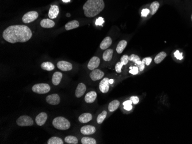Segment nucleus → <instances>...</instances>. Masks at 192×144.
<instances>
[{
    "mask_svg": "<svg viewBox=\"0 0 192 144\" xmlns=\"http://www.w3.org/2000/svg\"><path fill=\"white\" fill-rule=\"evenodd\" d=\"M127 45V42L125 40H121L119 43L116 48V51L118 54H121L124 50Z\"/></svg>",
    "mask_w": 192,
    "mask_h": 144,
    "instance_id": "393cba45",
    "label": "nucleus"
},
{
    "mask_svg": "<svg viewBox=\"0 0 192 144\" xmlns=\"http://www.w3.org/2000/svg\"><path fill=\"white\" fill-rule=\"evenodd\" d=\"M104 73L99 69H94L92 70V71L90 74V77L91 79L93 81H96L100 80V79L104 77Z\"/></svg>",
    "mask_w": 192,
    "mask_h": 144,
    "instance_id": "1a4fd4ad",
    "label": "nucleus"
},
{
    "mask_svg": "<svg viewBox=\"0 0 192 144\" xmlns=\"http://www.w3.org/2000/svg\"><path fill=\"white\" fill-rule=\"evenodd\" d=\"M79 23L77 20H73L70 22H68L65 25V29L66 31H70L73 29H75L79 27Z\"/></svg>",
    "mask_w": 192,
    "mask_h": 144,
    "instance_id": "412c9836",
    "label": "nucleus"
},
{
    "mask_svg": "<svg viewBox=\"0 0 192 144\" xmlns=\"http://www.w3.org/2000/svg\"><path fill=\"white\" fill-rule=\"evenodd\" d=\"M82 144H96V139L90 137H83L81 139Z\"/></svg>",
    "mask_w": 192,
    "mask_h": 144,
    "instance_id": "7c9ffc66",
    "label": "nucleus"
},
{
    "mask_svg": "<svg viewBox=\"0 0 192 144\" xmlns=\"http://www.w3.org/2000/svg\"><path fill=\"white\" fill-rule=\"evenodd\" d=\"M141 61H143L147 66H149L150 64V63H151V61H152V59H151V57H148L144 58Z\"/></svg>",
    "mask_w": 192,
    "mask_h": 144,
    "instance_id": "e433bc0d",
    "label": "nucleus"
},
{
    "mask_svg": "<svg viewBox=\"0 0 192 144\" xmlns=\"http://www.w3.org/2000/svg\"><path fill=\"white\" fill-rule=\"evenodd\" d=\"M63 75L61 72H55L52 75V82L55 86H58L61 83V81Z\"/></svg>",
    "mask_w": 192,
    "mask_h": 144,
    "instance_id": "f3484780",
    "label": "nucleus"
},
{
    "mask_svg": "<svg viewBox=\"0 0 192 144\" xmlns=\"http://www.w3.org/2000/svg\"><path fill=\"white\" fill-rule=\"evenodd\" d=\"M41 68L44 70L51 71H52L53 70H54L55 66L51 62L46 61V62H43L41 64Z\"/></svg>",
    "mask_w": 192,
    "mask_h": 144,
    "instance_id": "5701e85b",
    "label": "nucleus"
},
{
    "mask_svg": "<svg viewBox=\"0 0 192 144\" xmlns=\"http://www.w3.org/2000/svg\"><path fill=\"white\" fill-rule=\"evenodd\" d=\"M64 2H65V3H66V2H70V0H62Z\"/></svg>",
    "mask_w": 192,
    "mask_h": 144,
    "instance_id": "a18cd8bd",
    "label": "nucleus"
},
{
    "mask_svg": "<svg viewBox=\"0 0 192 144\" xmlns=\"http://www.w3.org/2000/svg\"><path fill=\"white\" fill-rule=\"evenodd\" d=\"M129 59H130V61H133L135 64H138V63H141V61L140 57L136 55H134V54H132V55L130 56V57H129Z\"/></svg>",
    "mask_w": 192,
    "mask_h": 144,
    "instance_id": "2f4dec72",
    "label": "nucleus"
},
{
    "mask_svg": "<svg viewBox=\"0 0 192 144\" xmlns=\"http://www.w3.org/2000/svg\"><path fill=\"white\" fill-rule=\"evenodd\" d=\"M109 79L105 78L102 80L99 84V89L102 93H107L109 89Z\"/></svg>",
    "mask_w": 192,
    "mask_h": 144,
    "instance_id": "9b49d317",
    "label": "nucleus"
},
{
    "mask_svg": "<svg viewBox=\"0 0 192 144\" xmlns=\"http://www.w3.org/2000/svg\"><path fill=\"white\" fill-rule=\"evenodd\" d=\"M166 56H167V54L164 52H161L159 53L155 57V60H154L155 63L156 64H159V63H161L164 61V59L166 57Z\"/></svg>",
    "mask_w": 192,
    "mask_h": 144,
    "instance_id": "a878e982",
    "label": "nucleus"
},
{
    "mask_svg": "<svg viewBox=\"0 0 192 144\" xmlns=\"http://www.w3.org/2000/svg\"><path fill=\"white\" fill-rule=\"evenodd\" d=\"M100 63V58L97 56H93L92 58H91L90 61L89 62L88 64V68L90 70H93L99 66Z\"/></svg>",
    "mask_w": 192,
    "mask_h": 144,
    "instance_id": "9d476101",
    "label": "nucleus"
},
{
    "mask_svg": "<svg viewBox=\"0 0 192 144\" xmlns=\"http://www.w3.org/2000/svg\"><path fill=\"white\" fill-rule=\"evenodd\" d=\"M32 90L33 92L39 94H44L48 93L50 90V86L47 83H39L35 84L32 87Z\"/></svg>",
    "mask_w": 192,
    "mask_h": 144,
    "instance_id": "20e7f679",
    "label": "nucleus"
},
{
    "mask_svg": "<svg viewBox=\"0 0 192 144\" xmlns=\"http://www.w3.org/2000/svg\"><path fill=\"white\" fill-rule=\"evenodd\" d=\"M174 56L175 57L178 59V60H182L183 59V55H182V53L180 52L179 51H176L174 52Z\"/></svg>",
    "mask_w": 192,
    "mask_h": 144,
    "instance_id": "c9c22d12",
    "label": "nucleus"
},
{
    "mask_svg": "<svg viewBox=\"0 0 192 144\" xmlns=\"http://www.w3.org/2000/svg\"><path fill=\"white\" fill-rule=\"evenodd\" d=\"M104 18L102 17H99L97 19L96 21V25L97 26H100V25H102V24H104Z\"/></svg>",
    "mask_w": 192,
    "mask_h": 144,
    "instance_id": "58836bf2",
    "label": "nucleus"
},
{
    "mask_svg": "<svg viewBox=\"0 0 192 144\" xmlns=\"http://www.w3.org/2000/svg\"><path fill=\"white\" fill-rule=\"evenodd\" d=\"M32 33L30 28L24 25H11L3 32L4 39L10 43H25L31 39Z\"/></svg>",
    "mask_w": 192,
    "mask_h": 144,
    "instance_id": "f257e3e1",
    "label": "nucleus"
},
{
    "mask_svg": "<svg viewBox=\"0 0 192 144\" xmlns=\"http://www.w3.org/2000/svg\"><path fill=\"white\" fill-rule=\"evenodd\" d=\"M191 19H192V16H191Z\"/></svg>",
    "mask_w": 192,
    "mask_h": 144,
    "instance_id": "49530a36",
    "label": "nucleus"
},
{
    "mask_svg": "<svg viewBox=\"0 0 192 144\" xmlns=\"http://www.w3.org/2000/svg\"><path fill=\"white\" fill-rule=\"evenodd\" d=\"M123 66V64L121 63V61L118 62L115 66V70L118 73H121V68Z\"/></svg>",
    "mask_w": 192,
    "mask_h": 144,
    "instance_id": "f704fd0d",
    "label": "nucleus"
},
{
    "mask_svg": "<svg viewBox=\"0 0 192 144\" xmlns=\"http://www.w3.org/2000/svg\"><path fill=\"white\" fill-rule=\"evenodd\" d=\"M47 114L45 112H41L36 117V123L39 126H42L45 123L47 119Z\"/></svg>",
    "mask_w": 192,
    "mask_h": 144,
    "instance_id": "f8f14e48",
    "label": "nucleus"
},
{
    "mask_svg": "<svg viewBox=\"0 0 192 144\" xmlns=\"http://www.w3.org/2000/svg\"><path fill=\"white\" fill-rule=\"evenodd\" d=\"M107 116V112L103 111L101 114H100L97 118V122L98 124H101L103 121L105 120Z\"/></svg>",
    "mask_w": 192,
    "mask_h": 144,
    "instance_id": "c756f323",
    "label": "nucleus"
},
{
    "mask_svg": "<svg viewBox=\"0 0 192 144\" xmlns=\"http://www.w3.org/2000/svg\"><path fill=\"white\" fill-rule=\"evenodd\" d=\"M135 65H136L137 67H138L139 70L140 71H143V70L144 69V67H145V64L142 61H141V63H138V64H135Z\"/></svg>",
    "mask_w": 192,
    "mask_h": 144,
    "instance_id": "4c0bfd02",
    "label": "nucleus"
},
{
    "mask_svg": "<svg viewBox=\"0 0 192 144\" xmlns=\"http://www.w3.org/2000/svg\"><path fill=\"white\" fill-rule=\"evenodd\" d=\"M130 61V59H129V56L127 55H124L121 58V60L120 61L121 63L124 65H126L128 64V61Z\"/></svg>",
    "mask_w": 192,
    "mask_h": 144,
    "instance_id": "473e14b6",
    "label": "nucleus"
},
{
    "mask_svg": "<svg viewBox=\"0 0 192 144\" xmlns=\"http://www.w3.org/2000/svg\"><path fill=\"white\" fill-rule=\"evenodd\" d=\"M105 7L103 0H88L83 6L85 16L93 17L102 11Z\"/></svg>",
    "mask_w": 192,
    "mask_h": 144,
    "instance_id": "f03ea898",
    "label": "nucleus"
},
{
    "mask_svg": "<svg viewBox=\"0 0 192 144\" xmlns=\"http://www.w3.org/2000/svg\"><path fill=\"white\" fill-rule=\"evenodd\" d=\"M113 51L112 49L107 50L103 54L102 58L105 61H110L112 59Z\"/></svg>",
    "mask_w": 192,
    "mask_h": 144,
    "instance_id": "4be33fe9",
    "label": "nucleus"
},
{
    "mask_svg": "<svg viewBox=\"0 0 192 144\" xmlns=\"http://www.w3.org/2000/svg\"><path fill=\"white\" fill-rule=\"evenodd\" d=\"M40 25L44 28H51L55 26V22L51 19L45 18L43 19L40 22Z\"/></svg>",
    "mask_w": 192,
    "mask_h": 144,
    "instance_id": "a211bd4d",
    "label": "nucleus"
},
{
    "mask_svg": "<svg viewBox=\"0 0 192 144\" xmlns=\"http://www.w3.org/2000/svg\"><path fill=\"white\" fill-rule=\"evenodd\" d=\"M109 83L110 84H113L114 83V80L113 79H109Z\"/></svg>",
    "mask_w": 192,
    "mask_h": 144,
    "instance_id": "c03bdc74",
    "label": "nucleus"
},
{
    "mask_svg": "<svg viewBox=\"0 0 192 144\" xmlns=\"http://www.w3.org/2000/svg\"><path fill=\"white\" fill-rule=\"evenodd\" d=\"M130 100L132 102V103H134V105H136L138 103L139 100V98L137 97H135V96H134V97H131L130 98Z\"/></svg>",
    "mask_w": 192,
    "mask_h": 144,
    "instance_id": "ea45409f",
    "label": "nucleus"
},
{
    "mask_svg": "<svg viewBox=\"0 0 192 144\" xmlns=\"http://www.w3.org/2000/svg\"><path fill=\"white\" fill-rule=\"evenodd\" d=\"M65 141L66 143L69 144H77L78 142L77 138L72 136H68L65 137Z\"/></svg>",
    "mask_w": 192,
    "mask_h": 144,
    "instance_id": "cd10ccee",
    "label": "nucleus"
},
{
    "mask_svg": "<svg viewBox=\"0 0 192 144\" xmlns=\"http://www.w3.org/2000/svg\"><path fill=\"white\" fill-rule=\"evenodd\" d=\"M92 119V115L91 113H84L79 116L78 120L79 122L82 123H86L87 122L91 121Z\"/></svg>",
    "mask_w": 192,
    "mask_h": 144,
    "instance_id": "aec40b11",
    "label": "nucleus"
},
{
    "mask_svg": "<svg viewBox=\"0 0 192 144\" xmlns=\"http://www.w3.org/2000/svg\"><path fill=\"white\" fill-rule=\"evenodd\" d=\"M96 128L91 125L84 126L81 129V133L84 135H91L96 133Z\"/></svg>",
    "mask_w": 192,
    "mask_h": 144,
    "instance_id": "ddd939ff",
    "label": "nucleus"
},
{
    "mask_svg": "<svg viewBox=\"0 0 192 144\" xmlns=\"http://www.w3.org/2000/svg\"><path fill=\"white\" fill-rule=\"evenodd\" d=\"M48 144H63L62 139L57 137H52L49 139L47 141Z\"/></svg>",
    "mask_w": 192,
    "mask_h": 144,
    "instance_id": "bb28decb",
    "label": "nucleus"
},
{
    "mask_svg": "<svg viewBox=\"0 0 192 144\" xmlns=\"http://www.w3.org/2000/svg\"><path fill=\"white\" fill-rule=\"evenodd\" d=\"M149 13H150V10H148V9H144L141 11V16L147 17Z\"/></svg>",
    "mask_w": 192,
    "mask_h": 144,
    "instance_id": "a19ab883",
    "label": "nucleus"
},
{
    "mask_svg": "<svg viewBox=\"0 0 192 144\" xmlns=\"http://www.w3.org/2000/svg\"><path fill=\"white\" fill-rule=\"evenodd\" d=\"M86 90V86L85 84L83 83H79L77 87L75 90V96L77 98H80L82 97L85 94V91Z\"/></svg>",
    "mask_w": 192,
    "mask_h": 144,
    "instance_id": "4468645a",
    "label": "nucleus"
},
{
    "mask_svg": "<svg viewBox=\"0 0 192 144\" xmlns=\"http://www.w3.org/2000/svg\"><path fill=\"white\" fill-rule=\"evenodd\" d=\"M60 101V97L57 94L50 95L46 97V102L51 105H59Z\"/></svg>",
    "mask_w": 192,
    "mask_h": 144,
    "instance_id": "0eeeda50",
    "label": "nucleus"
},
{
    "mask_svg": "<svg viewBox=\"0 0 192 144\" xmlns=\"http://www.w3.org/2000/svg\"><path fill=\"white\" fill-rule=\"evenodd\" d=\"M59 7L57 5H51L48 11V16L50 19H54L57 18L59 15Z\"/></svg>",
    "mask_w": 192,
    "mask_h": 144,
    "instance_id": "2eb2a0df",
    "label": "nucleus"
},
{
    "mask_svg": "<svg viewBox=\"0 0 192 144\" xmlns=\"http://www.w3.org/2000/svg\"><path fill=\"white\" fill-rule=\"evenodd\" d=\"M120 105V102L118 100H114L112 101L108 105V110L111 112H113L117 110Z\"/></svg>",
    "mask_w": 192,
    "mask_h": 144,
    "instance_id": "b1692460",
    "label": "nucleus"
},
{
    "mask_svg": "<svg viewBox=\"0 0 192 144\" xmlns=\"http://www.w3.org/2000/svg\"><path fill=\"white\" fill-rule=\"evenodd\" d=\"M112 43V39L110 37H107L102 41L101 44L100 45V47L101 50H107L111 45Z\"/></svg>",
    "mask_w": 192,
    "mask_h": 144,
    "instance_id": "6ab92c4d",
    "label": "nucleus"
},
{
    "mask_svg": "<svg viewBox=\"0 0 192 144\" xmlns=\"http://www.w3.org/2000/svg\"><path fill=\"white\" fill-rule=\"evenodd\" d=\"M124 109L127 111H130V110H131L132 109V105L124 106Z\"/></svg>",
    "mask_w": 192,
    "mask_h": 144,
    "instance_id": "79ce46f5",
    "label": "nucleus"
},
{
    "mask_svg": "<svg viewBox=\"0 0 192 144\" xmlns=\"http://www.w3.org/2000/svg\"><path fill=\"white\" fill-rule=\"evenodd\" d=\"M38 16H39V14L37 11H28L23 16L22 20L24 23L28 24V23L33 22L35 20H36L38 18Z\"/></svg>",
    "mask_w": 192,
    "mask_h": 144,
    "instance_id": "423d86ee",
    "label": "nucleus"
},
{
    "mask_svg": "<svg viewBox=\"0 0 192 144\" xmlns=\"http://www.w3.org/2000/svg\"><path fill=\"white\" fill-rule=\"evenodd\" d=\"M54 127L57 129L66 130L70 128L71 124L66 118L63 116H58L52 121Z\"/></svg>",
    "mask_w": 192,
    "mask_h": 144,
    "instance_id": "7ed1b4c3",
    "label": "nucleus"
},
{
    "mask_svg": "<svg viewBox=\"0 0 192 144\" xmlns=\"http://www.w3.org/2000/svg\"><path fill=\"white\" fill-rule=\"evenodd\" d=\"M132 102L131 100H129L125 101L123 103V106L130 105H132Z\"/></svg>",
    "mask_w": 192,
    "mask_h": 144,
    "instance_id": "37998d69",
    "label": "nucleus"
},
{
    "mask_svg": "<svg viewBox=\"0 0 192 144\" xmlns=\"http://www.w3.org/2000/svg\"><path fill=\"white\" fill-rule=\"evenodd\" d=\"M130 74H132V75H136L138 74L139 72V68L137 67H130Z\"/></svg>",
    "mask_w": 192,
    "mask_h": 144,
    "instance_id": "72a5a7b5",
    "label": "nucleus"
},
{
    "mask_svg": "<svg viewBox=\"0 0 192 144\" xmlns=\"http://www.w3.org/2000/svg\"><path fill=\"white\" fill-rule=\"evenodd\" d=\"M57 67L63 71H68L72 70L73 65L71 63L66 61H59L57 63Z\"/></svg>",
    "mask_w": 192,
    "mask_h": 144,
    "instance_id": "6e6552de",
    "label": "nucleus"
},
{
    "mask_svg": "<svg viewBox=\"0 0 192 144\" xmlns=\"http://www.w3.org/2000/svg\"><path fill=\"white\" fill-rule=\"evenodd\" d=\"M16 123L19 126H30L34 125V121L30 116H22L17 119Z\"/></svg>",
    "mask_w": 192,
    "mask_h": 144,
    "instance_id": "39448f33",
    "label": "nucleus"
},
{
    "mask_svg": "<svg viewBox=\"0 0 192 144\" xmlns=\"http://www.w3.org/2000/svg\"><path fill=\"white\" fill-rule=\"evenodd\" d=\"M97 98V93L95 91H90L85 95V102L88 103H93Z\"/></svg>",
    "mask_w": 192,
    "mask_h": 144,
    "instance_id": "dca6fc26",
    "label": "nucleus"
},
{
    "mask_svg": "<svg viewBox=\"0 0 192 144\" xmlns=\"http://www.w3.org/2000/svg\"><path fill=\"white\" fill-rule=\"evenodd\" d=\"M160 4L158 1H154L150 5V9H151V15H154L156 13V12L158 11Z\"/></svg>",
    "mask_w": 192,
    "mask_h": 144,
    "instance_id": "c85d7f7f",
    "label": "nucleus"
}]
</instances>
